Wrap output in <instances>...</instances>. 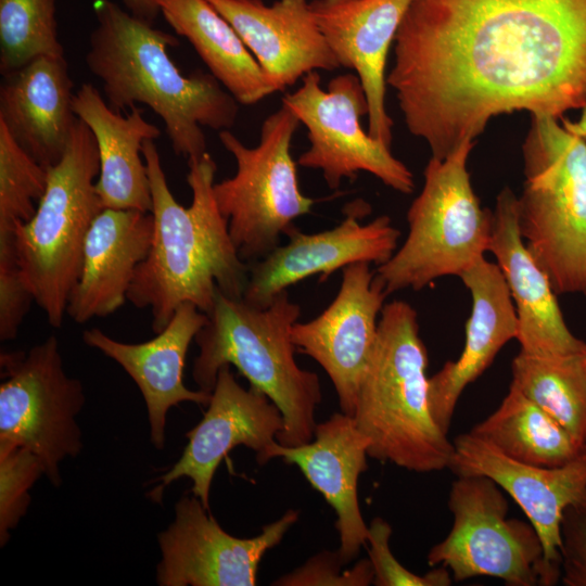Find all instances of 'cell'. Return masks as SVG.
Segmentation results:
<instances>
[{"instance_id": "1", "label": "cell", "mask_w": 586, "mask_h": 586, "mask_svg": "<svg viewBox=\"0 0 586 586\" xmlns=\"http://www.w3.org/2000/svg\"><path fill=\"white\" fill-rule=\"evenodd\" d=\"M386 84L438 160L500 114L561 119L586 105V0H413Z\"/></svg>"}, {"instance_id": "2", "label": "cell", "mask_w": 586, "mask_h": 586, "mask_svg": "<svg viewBox=\"0 0 586 586\" xmlns=\"http://www.w3.org/2000/svg\"><path fill=\"white\" fill-rule=\"evenodd\" d=\"M152 196L153 238L138 266L127 301L151 309L152 330L160 333L176 309L193 303L208 315L217 288L231 298H242L249 264L242 260L219 211L213 186L217 165L206 152L188 161L187 182L192 202L183 207L173 195L153 140L142 145Z\"/></svg>"}, {"instance_id": "3", "label": "cell", "mask_w": 586, "mask_h": 586, "mask_svg": "<svg viewBox=\"0 0 586 586\" xmlns=\"http://www.w3.org/2000/svg\"><path fill=\"white\" fill-rule=\"evenodd\" d=\"M94 13L85 61L102 81L107 104L120 112L143 103L163 119L176 155L189 161L206 153L202 127L229 130L239 102L209 72H180L167 53L179 44L174 35L111 0H97Z\"/></svg>"}, {"instance_id": "4", "label": "cell", "mask_w": 586, "mask_h": 586, "mask_svg": "<svg viewBox=\"0 0 586 586\" xmlns=\"http://www.w3.org/2000/svg\"><path fill=\"white\" fill-rule=\"evenodd\" d=\"M301 307L288 291L259 308L243 298L226 296L217 288L207 323L194 337L200 353L192 378L199 390L212 393L219 369L233 366L250 386L263 392L277 405L283 428L276 440L284 446L313 441L315 411L320 404L318 375L298 367L291 329Z\"/></svg>"}, {"instance_id": "5", "label": "cell", "mask_w": 586, "mask_h": 586, "mask_svg": "<svg viewBox=\"0 0 586 586\" xmlns=\"http://www.w3.org/2000/svg\"><path fill=\"white\" fill-rule=\"evenodd\" d=\"M428 364L416 309L384 304L353 415L369 457L419 473L448 469L454 444L431 412Z\"/></svg>"}, {"instance_id": "6", "label": "cell", "mask_w": 586, "mask_h": 586, "mask_svg": "<svg viewBox=\"0 0 586 586\" xmlns=\"http://www.w3.org/2000/svg\"><path fill=\"white\" fill-rule=\"evenodd\" d=\"M522 152L521 235L557 295L586 297V139L533 115Z\"/></svg>"}, {"instance_id": "7", "label": "cell", "mask_w": 586, "mask_h": 586, "mask_svg": "<svg viewBox=\"0 0 586 586\" xmlns=\"http://www.w3.org/2000/svg\"><path fill=\"white\" fill-rule=\"evenodd\" d=\"M47 171L35 215L12 228V239L35 303L48 322L60 328L80 272L86 237L103 209L93 182L100 173L97 142L78 117L62 158Z\"/></svg>"}, {"instance_id": "8", "label": "cell", "mask_w": 586, "mask_h": 586, "mask_svg": "<svg viewBox=\"0 0 586 586\" xmlns=\"http://www.w3.org/2000/svg\"><path fill=\"white\" fill-rule=\"evenodd\" d=\"M473 144L466 141L447 157L428 162L422 190L407 212L408 235L375 270L387 295L460 277L488 252L492 211L481 207L467 168Z\"/></svg>"}, {"instance_id": "9", "label": "cell", "mask_w": 586, "mask_h": 586, "mask_svg": "<svg viewBox=\"0 0 586 586\" xmlns=\"http://www.w3.org/2000/svg\"><path fill=\"white\" fill-rule=\"evenodd\" d=\"M300 120L293 111L281 106L262 125L258 145L247 148L229 130L219 140L237 163V171L213 186L229 234L242 260L264 258L279 246L280 235L293 221L311 212L316 200L300 190L296 162L291 143Z\"/></svg>"}, {"instance_id": "10", "label": "cell", "mask_w": 586, "mask_h": 586, "mask_svg": "<svg viewBox=\"0 0 586 586\" xmlns=\"http://www.w3.org/2000/svg\"><path fill=\"white\" fill-rule=\"evenodd\" d=\"M501 491L486 476H457L448 495L453 526L430 549L429 564L447 568L455 582L491 576L509 586L557 584L560 576L546 563L536 530L508 518Z\"/></svg>"}, {"instance_id": "11", "label": "cell", "mask_w": 586, "mask_h": 586, "mask_svg": "<svg viewBox=\"0 0 586 586\" xmlns=\"http://www.w3.org/2000/svg\"><path fill=\"white\" fill-rule=\"evenodd\" d=\"M0 367V441L35 454L59 487L60 464L82 449L76 420L86 400L82 383L66 374L53 334L27 353L2 352Z\"/></svg>"}, {"instance_id": "12", "label": "cell", "mask_w": 586, "mask_h": 586, "mask_svg": "<svg viewBox=\"0 0 586 586\" xmlns=\"http://www.w3.org/2000/svg\"><path fill=\"white\" fill-rule=\"evenodd\" d=\"M281 103L307 129L310 145L300 155L297 165L320 169L330 189H337L343 179L353 181L359 171H367L395 191L412 192L415 183L409 168L360 124V118L368 115V101L355 73L337 75L323 90L319 73L310 72Z\"/></svg>"}, {"instance_id": "13", "label": "cell", "mask_w": 586, "mask_h": 586, "mask_svg": "<svg viewBox=\"0 0 586 586\" xmlns=\"http://www.w3.org/2000/svg\"><path fill=\"white\" fill-rule=\"evenodd\" d=\"M289 510L250 538L227 533L189 493L175 506L174 521L157 536L161 560L156 568L160 586H254L267 550L276 547L298 520Z\"/></svg>"}, {"instance_id": "14", "label": "cell", "mask_w": 586, "mask_h": 586, "mask_svg": "<svg viewBox=\"0 0 586 586\" xmlns=\"http://www.w3.org/2000/svg\"><path fill=\"white\" fill-rule=\"evenodd\" d=\"M202 420L186 433L188 444L180 458L154 482L148 493L151 500L162 504L166 487L181 477L192 481L191 494L209 510V492L221 460L237 446L243 445L265 464L269 447L283 428L281 411L263 392L241 386L229 365L217 374L209 404Z\"/></svg>"}, {"instance_id": "15", "label": "cell", "mask_w": 586, "mask_h": 586, "mask_svg": "<svg viewBox=\"0 0 586 586\" xmlns=\"http://www.w3.org/2000/svg\"><path fill=\"white\" fill-rule=\"evenodd\" d=\"M364 201L351 203L345 218L334 228L304 233L296 227L286 233L289 242L264 258L249 263V280L243 300L259 308L269 306L289 286L320 273V282L347 265L366 262L378 266L397 249L400 231L386 215L368 224L359 219L369 212Z\"/></svg>"}, {"instance_id": "16", "label": "cell", "mask_w": 586, "mask_h": 586, "mask_svg": "<svg viewBox=\"0 0 586 586\" xmlns=\"http://www.w3.org/2000/svg\"><path fill=\"white\" fill-rule=\"evenodd\" d=\"M386 297L369 263H354L342 269L341 286L331 304L316 318L296 321L291 329L295 347L322 367L341 411L349 416L355 411Z\"/></svg>"}, {"instance_id": "17", "label": "cell", "mask_w": 586, "mask_h": 586, "mask_svg": "<svg viewBox=\"0 0 586 586\" xmlns=\"http://www.w3.org/2000/svg\"><path fill=\"white\" fill-rule=\"evenodd\" d=\"M453 444L448 469L457 476H486L509 494L536 530L546 563L561 576V522L568 507L586 501V449L563 466L547 468L508 457L470 432Z\"/></svg>"}, {"instance_id": "18", "label": "cell", "mask_w": 586, "mask_h": 586, "mask_svg": "<svg viewBox=\"0 0 586 586\" xmlns=\"http://www.w3.org/2000/svg\"><path fill=\"white\" fill-rule=\"evenodd\" d=\"M491 252L513 301L520 352L536 356L583 354L586 343L569 329L551 282L519 228L518 196L506 187L492 211Z\"/></svg>"}, {"instance_id": "19", "label": "cell", "mask_w": 586, "mask_h": 586, "mask_svg": "<svg viewBox=\"0 0 586 586\" xmlns=\"http://www.w3.org/2000/svg\"><path fill=\"white\" fill-rule=\"evenodd\" d=\"M413 0H313L316 22L341 66L358 76L368 101V132L390 146L386 112L388 51Z\"/></svg>"}, {"instance_id": "20", "label": "cell", "mask_w": 586, "mask_h": 586, "mask_svg": "<svg viewBox=\"0 0 586 586\" xmlns=\"http://www.w3.org/2000/svg\"><path fill=\"white\" fill-rule=\"evenodd\" d=\"M208 317L193 303H182L169 323L156 336L142 343H125L98 328L85 330L82 341L116 361L132 379L144 399L152 445H165L166 416L171 407L189 402L207 406L212 393L193 391L183 384L187 353Z\"/></svg>"}, {"instance_id": "21", "label": "cell", "mask_w": 586, "mask_h": 586, "mask_svg": "<svg viewBox=\"0 0 586 586\" xmlns=\"http://www.w3.org/2000/svg\"><path fill=\"white\" fill-rule=\"evenodd\" d=\"M368 447L369 440L354 417L341 411L316 424L313 441L298 446L276 441L264 459V463L280 458L295 464L333 508L340 535L337 553L345 565L368 542L369 530L357 494L359 475L368 469Z\"/></svg>"}, {"instance_id": "22", "label": "cell", "mask_w": 586, "mask_h": 586, "mask_svg": "<svg viewBox=\"0 0 586 586\" xmlns=\"http://www.w3.org/2000/svg\"><path fill=\"white\" fill-rule=\"evenodd\" d=\"M207 1L232 25L277 92L310 72L341 67L307 0Z\"/></svg>"}, {"instance_id": "23", "label": "cell", "mask_w": 586, "mask_h": 586, "mask_svg": "<svg viewBox=\"0 0 586 586\" xmlns=\"http://www.w3.org/2000/svg\"><path fill=\"white\" fill-rule=\"evenodd\" d=\"M459 278L472 297L464 345L457 360L447 361L429 378L431 412L436 424L447 434L464 388L492 365L499 351L518 334L515 307L497 264L483 257Z\"/></svg>"}, {"instance_id": "24", "label": "cell", "mask_w": 586, "mask_h": 586, "mask_svg": "<svg viewBox=\"0 0 586 586\" xmlns=\"http://www.w3.org/2000/svg\"><path fill=\"white\" fill-rule=\"evenodd\" d=\"M152 213L103 208L86 237L66 315L77 323L106 317L127 301L138 266L151 247Z\"/></svg>"}, {"instance_id": "25", "label": "cell", "mask_w": 586, "mask_h": 586, "mask_svg": "<svg viewBox=\"0 0 586 586\" xmlns=\"http://www.w3.org/2000/svg\"><path fill=\"white\" fill-rule=\"evenodd\" d=\"M0 123L44 168L62 158L77 116L64 56H38L2 75Z\"/></svg>"}, {"instance_id": "26", "label": "cell", "mask_w": 586, "mask_h": 586, "mask_svg": "<svg viewBox=\"0 0 586 586\" xmlns=\"http://www.w3.org/2000/svg\"><path fill=\"white\" fill-rule=\"evenodd\" d=\"M73 112L97 142L100 173L95 191L103 208L151 213L150 180L140 153L144 141L161 136L160 129L136 106L125 116L114 111L91 84H82L74 93Z\"/></svg>"}, {"instance_id": "27", "label": "cell", "mask_w": 586, "mask_h": 586, "mask_svg": "<svg viewBox=\"0 0 586 586\" xmlns=\"http://www.w3.org/2000/svg\"><path fill=\"white\" fill-rule=\"evenodd\" d=\"M168 25L189 40L209 73L241 104L277 92L232 25L207 0H158Z\"/></svg>"}, {"instance_id": "28", "label": "cell", "mask_w": 586, "mask_h": 586, "mask_svg": "<svg viewBox=\"0 0 586 586\" xmlns=\"http://www.w3.org/2000/svg\"><path fill=\"white\" fill-rule=\"evenodd\" d=\"M518 461L560 467L585 451L550 415L510 384L498 408L470 431Z\"/></svg>"}, {"instance_id": "29", "label": "cell", "mask_w": 586, "mask_h": 586, "mask_svg": "<svg viewBox=\"0 0 586 586\" xmlns=\"http://www.w3.org/2000/svg\"><path fill=\"white\" fill-rule=\"evenodd\" d=\"M583 354L536 356L519 352L511 364L510 384L585 446L586 372Z\"/></svg>"}, {"instance_id": "30", "label": "cell", "mask_w": 586, "mask_h": 586, "mask_svg": "<svg viewBox=\"0 0 586 586\" xmlns=\"http://www.w3.org/2000/svg\"><path fill=\"white\" fill-rule=\"evenodd\" d=\"M64 56L56 0H0V72L5 75L42 56Z\"/></svg>"}, {"instance_id": "31", "label": "cell", "mask_w": 586, "mask_h": 586, "mask_svg": "<svg viewBox=\"0 0 586 586\" xmlns=\"http://www.w3.org/2000/svg\"><path fill=\"white\" fill-rule=\"evenodd\" d=\"M48 171L22 149L0 123V230H12L35 215Z\"/></svg>"}, {"instance_id": "32", "label": "cell", "mask_w": 586, "mask_h": 586, "mask_svg": "<svg viewBox=\"0 0 586 586\" xmlns=\"http://www.w3.org/2000/svg\"><path fill=\"white\" fill-rule=\"evenodd\" d=\"M44 475L39 458L25 447L0 441V546L26 514L29 491Z\"/></svg>"}, {"instance_id": "33", "label": "cell", "mask_w": 586, "mask_h": 586, "mask_svg": "<svg viewBox=\"0 0 586 586\" xmlns=\"http://www.w3.org/2000/svg\"><path fill=\"white\" fill-rule=\"evenodd\" d=\"M369 560L373 569V584L377 586H449L453 576L449 570L440 565L419 575L406 569L390 548L392 527L382 518H374L368 526Z\"/></svg>"}, {"instance_id": "34", "label": "cell", "mask_w": 586, "mask_h": 586, "mask_svg": "<svg viewBox=\"0 0 586 586\" xmlns=\"http://www.w3.org/2000/svg\"><path fill=\"white\" fill-rule=\"evenodd\" d=\"M35 297L17 260L12 230H0V340L16 337Z\"/></svg>"}, {"instance_id": "35", "label": "cell", "mask_w": 586, "mask_h": 586, "mask_svg": "<svg viewBox=\"0 0 586 586\" xmlns=\"http://www.w3.org/2000/svg\"><path fill=\"white\" fill-rule=\"evenodd\" d=\"M345 565L337 551H322L309 558L303 565L279 577L272 585L280 586H367L373 584V569L369 559H362L351 570L341 572Z\"/></svg>"}, {"instance_id": "36", "label": "cell", "mask_w": 586, "mask_h": 586, "mask_svg": "<svg viewBox=\"0 0 586 586\" xmlns=\"http://www.w3.org/2000/svg\"><path fill=\"white\" fill-rule=\"evenodd\" d=\"M560 555L562 584L586 586V501L563 512Z\"/></svg>"}, {"instance_id": "37", "label": "cell", "mask_w": 586, "mask_h": 586, "mask_svg": "<svg viewBox=\"0 0 586 586\" xmlns=\"http://www.w3.org/2000/svg\"><path fill=\"white\" fill-rule=\"evenodd\" d=\"M123 2L133 16L152 25L161 13L158 0H123Z\"/></svg>"}, {"instance_id": "38", "label": "cell", "mask_w": 586, "mask_h": 586, "mask_svg": "<svg viewBox=\"0 0 586 586\" xmlns=\"http://www.w3.org/2000/svg\"><path fill=\"white\" fill-rule=\"evenodd\" d=\"M563 126L572 133L586 139V105L583 107L581 117L575 120L561 118Z\"/></svg>"}, {"instance_id": "39", "label": "cell", "mask_w": 586, "mask_h": 586, "mask_svg": "<svg viewBox=\"0 0 586 586\" xmlns=\"http://www.w3.org/2000/svg\"><path fill=\"white\" fill-rule=\"evenodd\" d=\"M583 366H584V369H585V372H586V349L583 354Z\"/></svg>"}, {"instance_id": "40", "label": "cell", "mask_w": 586, "mask_h": 586, "mask_svg": "<svg viewBox=\"0 0 586 586\" xmlns=\"http://www.w3.org/2000/svg\"><path fill=\"white\" fill-rule=\"evenodd\" d=\"M585 448H586V444H585Z\"/></svg>"}]
</instances>
